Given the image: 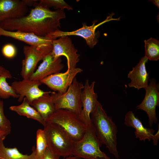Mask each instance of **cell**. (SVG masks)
<instances>
[{"instance_id": "cell-1", "label": "cell", "mask_w": 159, "mask_h": 159, "mask_svg": "<svg viewBox=\"0 0 159 159\" xmlns=\"http://www.w3.org/2000/svg\"><path fill=\"white\" fill-rule=\"evenodd\" d=\"M27 15L0 22V26L8 31H19L46 37L59 29L61 20L65 18L64 10L52 11L37 2Z\"/></svg>"}, {"instance_id": "cell-2", "label": "cell", "mask_w": 159, "mask_h": 159, "mask_svg": "<svg viewBox=\"0 0 159 159\" xmlns=\"http://www.w3.org/2000/svg\"><path fill=\"white\" fill-rule=\"evenodd\" d=\"M90 118L91 125L102 144L105 145L110 153L119 159L117 147V126L99 102L95 109L91 114Z\"/></svg>"}, {"instance_id": "cell-3", "label": "cell", "mask_w": 159, "mask_h": 159, "mask_svg": "<svg viewBox=\"0 0 159 159\" xmlns=\"http://www.w3.org/2000/svg\"><path fill=\"white\" fill-rule=\"evenodd\" d=\"M43 130L48 149L59 157L72 155L75 142L60 127L46 122Z\"/></svg>"}, {"instance_id": "cell-4", "label": "cell", "mask_w": 159, "mask_h": 159, "mask_svg": "<svg viewBox=\"0 0 159 159\" xmlns=\"http://www.w3.org/2000/svg\"><path fill=\"white\" fill-rule=\"evenodd\" d=\"M102 145L91 124L87 126L82 138L75 143L72 155L83 159H113L100 150Z\"/></svg>"}, {"instance_id": "cell-5", "label": "cell", "mask_w": 159, "mask_h": 159, "mask_svg": "<svg viewBox=\"0 0 159 159\" xmlns=\"http://www.w3.org/2000/svg\"><path fill=\"white\" fill-rule=\"evenodd\" d=\"M59 125L76 142L84 136L86 125L79 116L73 112L65 109L56 110L46 121Z\"/></svg>"}, {"instance_id": "cell-6", "label": "cell", "mask_w": 159, "mask_h": 159, "mask_svg": "<svg viewBox=\"0 0 159 159\" xmlns=\"http://www.w3.org/2000/svg\"><path fill=\"white\" fill-rule=\"evenodd\" d=\"M84 87V85L75 78L64 93L51 92L50 95L56 110H67L79 116L82 108L81 97Z\"/></svg>"}, {"instance_id": "cell-7", "label": "cell", "mask_w": 159, "mask_h": 159, "mask_svg": "<svg viewBox=\"0 0 159 159\" xmlns=\"http://www.w3.org/2000/svg\"><path fill=\"white\" fill-rule=\"evenodd\" d=\"M52 44L41 46H25L23 53L24 58L22 60L21 75L23 79H29L35 71L37 65L40 61L52 51Z\"/></svg>"}, {"instance_id": "cell-8", "label": "cell", "mask_w": 159, "mask_h": 159, "mask_svg": "<svg viewBox=\"0 0 159 159\" xmlns=\"http://www.w3.org/2000/svg\"><path fill=\"white\" fill-rule=\"evenodd\" d=\"M114 14L112 13L103 21L95 24L96 21L93 22L92 25L87 26L86 24H82V27L77 29L71 32H64L58 29L54 32L48 35L47 37L52 40L58 38L70 36H77L82 37L86 42L87 44L90 48H93L98 42V36L95 31L98 26L104 23L112 20H119L120 17L114 19L112 16Z\"/></svg>"}, {"instance_id": "cell-9", "label": "cell", "mask_w": 159, "mask_h": 159, "mask_svg": "<svg viewBox=\"0 0 159 159\" xmlns=\"http://www.w3.org/2000/svg\"><path fill=\"white\" fill-rule=\"evenodd\" d=\"M52 49L51 54L55 59L61 56L65 57L67 60V70L75 68L79 62L80 55L69 36L62 37L52 40Z\"/></svg>"}, {"instance_id": "cell-10", "label": "cell", "mask_w": 159, "mask_h": 159, "mask_svg": "<svg viewBox=\"0 0 159 159\" xmlns=\"http://www.w3.org/2000/svg\"><path fill=\"white\" fill-rule=\"evenodd\" d=\"M158 85L155 79L150 80L148 87L145 89V94L143 101L136 107L137 109L143 110L147 113L150 127L153 124L156 123L158 120L156 108L159 105Z\"/></svg>"}, {"instance_id": "cell-11", "label": "cell", "mask_w": 159, "mask_h": 159, "mask_svg": "<svg viewBox=\"0 0 159 159\" xmlns=\"http://www.w3.org/2000/svg\"><path fill=\"white\" fill-rule=\"evenodd\" d=\"M95 83L93 81L90 85L89 80H86L81 93L82 108L79 117L87 126L91 125L90 115L95 109L99 102L97 94L94 91Z\"/></svg>"}, {"instance_id": "cell-12", "label": "cell", "mask_w": 159, "mask_h": 159, "mask_svg": "<svg viewBox=\"0 0 159 159\" xmlns=\"http://www.w3.org/2000/svg\"><path fill=\"white\" fill-rule=\"evenodd\" d=\"M82 71L80 68L76 67L71 70H67L63 73L52 74L40 81L42 84L45 85L54 91L63 93L67 91L76 76Z\"/></svg>"}, {"instance_id": "cell-13", "label": "cell", "mask_w": 159, "mask_h": 159, "mask_svg": "<svg viewBox=\"0 0 159 159\" xmlns=\"http://www.w3.org/2000/svg\"><path fill=\"white\" fill-rule=\"evenodd\" d=\"M42 84L40 81L29 79L14 81L12 82L11 86L14 92L19 95V102H22L24 98L26 97L31 105L33 101L47 92L39 88V86Z\"/></svg>"}, {"instance_id": "cell-14", "label": "cell", "mask_w": 159, "mask_h": 159, "mask_svg": "<svg viewBox=\"0 0 159 159\" xmlns=\"http://www.w3.org/2000/svg\"><path fill=\"white\" fill-rule=\"evenodd\" d=\"M124 121L126 126L135 129L134 133L136 138L139 139L140 141L144 142L146 140L149 141L152 140L154 145H157L159 138V130L156 134H154L155 130L144 127L140 120L131 111H129L126 114Z\"/></svg>"}, {"instance_id": "cell-15", "label": "cell", "mask_w": 159, "mask_h": 159, "mask_svg": "<svg viewBox=\"0 0 159 159\" xmlns=\"http://www.w3.org/2000/svg\"><path fill=\"white\" fill-rule=\"evenodd\" d=\"M42 60L37 69L30 77L29 79L40 81L48 76L60 72L64 67L61 57L55 59L51 52Z\"/></svg>"}, {"instance_id": "cell-16", "label": "cell", "mask_w": 159, "mask_h": 159, "mask_svg": "<svg viewBox=\"0 0 159 159\" xmlns=\"http://www.w3.org/2000/svg\"><path fill=\"white\" fill-rule=\"evenodd\" d=\"M28 11L22 0H0V22L25 16Z\"/></svg>"}, {"instance_id": "cell-17", "label": "cell", "mask_w": 159, "mask_h": 159, "mask_svg": "<svg viewBox=\"0 0 159 159\" xmlns=\"http://www.w3.org/2000/svg\"><path fill=\"white\" fill-rule=\"evenodd\" d=\"M148 60L145 56L143 57L137 64L132 67V70L129 72L127 77L131 80L128 84L129 87L139 90L141 88L145 89L148 87L149 74L145 67Z\"/></svg>"}, {"instance_id": "cell-18", "label": "cell", "mask_w": 159, "mask_h": 159, "mask_svg": "<svg viewBox=\"0 0 159 159\" xmlns=\"http://www.w3.org/2000/svg\"><path fill=\"white\" fill-rule=\"evenodd\" d=\"M10 37L24 42L30 46H41L52 44V40L47 37H41L31 33L19 31H10L0 26V36Z\"/></svg>"}, {"instance_id": "cell-19", "label": "cell", "mask_w": 159, "mask_h": 159, "mask_svg": "<svg viewBox=\"0 0 159 159\" xmlns=\"http://www.w3.org/2000/svg\"><path fill=\"white\" fill-rule=\"evenodd\" d=\"M51 92H47L33 101L30 105L39 113L46 122L49 117L56 110L50 95Z\"/></svg>"}, {"instance_id": "cell-20", "label": "cell", "mask_w": 159, "mask_h": 159, "mask_svg": "<svg viewBox=\"0 0 159 159\" xmlns=\"http://www.w3.org/2000/svg\"><path fill=\"white\" fill-rule=\"evenodd\" d=\"M9 109L16 112L20 116H24L27 118L37 121L44 126L46 124V122L39 113L31 105L26 97L24 98L21 104L11 106L9 107Z\"/></svg>"}, {"instance_id": "cell-21", "label": "cell", "mask_w": 159, "mask_h": 159, "mask_svg": "<svg viewBox=\"0 0 159 159\" xmlns=\"http://www.w3.org/2000/svg\"><path fill=\"white\" fill-rule=\"evenodd\" d=\"M4 138H0V159H36L35 148H32L30 155L24 154L16 147L8 148L4 145Z\"/></svg>"}, {"instance_id": "cell-22", "label": "cell", "mask_w": 159, "mask_h": 159, "mask_svg": "<svg viewBox=\"0 0 159 159\" xmlns=\"http://www.w3.org/2000/svg\"><path fill=\"white\" fill-rule=\"evenodd\" d=\"M11 77L9 71L7 69H6L2 74L0 75V98L6 99L11 97L15 98L19 97V95L14 92L6 81L7 79Z\"/></svg>"}, {"instance_id": "cell-23", "label": "cell", "mask_w": 159, "mask_h": 159, "mask_svg": "<svg viewBox=\"0 0 159 159\" xmlns=\"http://www.w3.org/2000/svg\"><path fill=\"white\" fill-rule=\"evenodd\" d=\"M145 56L150 60L156 61L159 59V41L150 38L145 40Z\"/></svg>"}, {"instance_id": "cell-24", "label": "cell", "mask_w": 159, "mask_h": 159, "mask_svg": "<svg viewBox=\"0 0 159 159\" xmlns=\"http://www.w3.org/2000/svg\"><path fill=\"white\" fill-rule=\"evenodd\" d=\"M36 147L35 148L36 159H42L47 148L43 130L38 129L36 132Z\"/></svg>"}, {"instance_id": "cell-25", "label": "cell", "mask_w": 159, "mask_h": 159, "mask_svg": "<svg viewBox=\"0 0 159 159\" xmlns=\"http://www.w3.org/2000/svg\"><path fill=\"white\" fill-rule=\"evenodd\" d=\"M37 3L40 6L49 9L53 7L57 10L73 9L72 7L63 0H41Z\"/></svg>"}, {"instance_id": "cell-26", "label": "cell", "mask_w": 159, "mask_h": 159, "mask_svg": "<svg viewBox=\"0 0 159 159\" xmlns=\"http://www.w3.org/2000/svg\"><path fill=\"white\" fill-rule=\"evenodd\" d=\"M0 128L11 132V123L4 112L3 102L0 100Z\"/></svg>"}, {"instance_id": "cell-27", "label": "cell", "mask_w": 159, "mask_h": 159, "mask_svg": "<svg viewBox=\"0 0 159 159\" xmlns=\"http://www.w3.org/2000/svg\"><path fill=\"white\" fill-rule=\"evenodd\" d=\"M1 52L3 56L8 59L14 58L16 54L15 47L11 44H7L3 47Z\"/></svg>"}, {"instance_id": "cell-28", "label": "cell", "mask_w": 159, "mask_h": 159, "mask_svg": "<svg viewBox=\"0 0 159 159\" xmlns=\"http://www.w3.org/2000/svg\"><path fill=\"white\" fill-rule=\"evenodd\" d=\"M59 157L47 148L42 159H59Z\"/></svg>"}, {"instance_id": "cell-29", "label": "cell", "mask_w": 159, "mask_h": 159, "mask_svg": "<svg viewBox=\"0 0 159 159\" xmlns=\"http://www.w3.org/2000/svg\"><path fill=\"white\" fill-rule=\"evenodd\" d=\"M25 4L28 7L34 5L38 1V0H22Z\"/></svg>"}, {"instance_id": "cell-30", "label": "cell", "mask_w": 159, "mask_h": 159, "mask_svg": "<svg viewBox=\"0 0 159 159\" xmlns=\"http://www.w3.org/2000/svg\"><path fill=\"white\" fill-rule=\"evenodd\" d=\"M10 133L8 131L4 130L0 128V138H5Z\"/></svg>"}, {"instance_id": "cell-31", "label": "cell", "mask_w": 159, "mask_h": 159, "mask_svg": "<svg viewBox=\"0 0 159 159\" xmlns=\"http://www.w3.org/2000/svg\"><path fill=\"white\" fill-rule=\"evenodd\" d=\"M151 1L153 4L156 5L158 8H159V0H151Z\"/></svg>"}, {"instance_id": "cell-32", "label": "cell", "mask_w": 159, "mask_h": 159, "mask_svg": "<svg viewBox=\"0 0 159 159\" xmlns=\"http://www.w3.org/2000/svg\"><path fill=\"white\" fill-rule=\"evenodd\" d=\"M63 159H78V158L73 155H70L66 157Z\"/></svg>"}, {"instance_id": "cell-33", "label": "cell", "mask_w": 159, "mask_h": 159, "mask_svg": "<svg viewBox=\"0 0 159 159\" xmlns=\"http://www.w3.org/2000/svg\"><path fill=\"white\" fill-rule=\"evenodd\" d=\"M6 69L2 66H0V75H2Z\"/></svg>"}, {"instance_id": "cell-34", "label": "cell", "mask_w": 159, "mask_h": 159, "mask_svg": "<svg viewBox=\"0 0 159 159\" xmlns=\"http://www.w3.org/2000/svg\"></svg>"}]
</instances>
